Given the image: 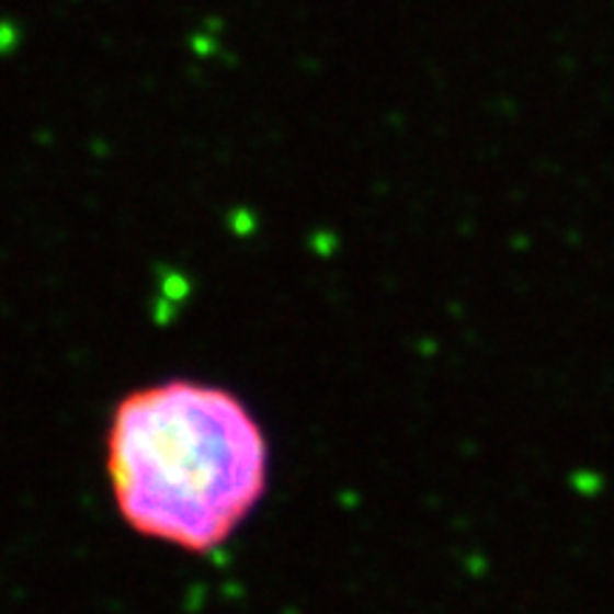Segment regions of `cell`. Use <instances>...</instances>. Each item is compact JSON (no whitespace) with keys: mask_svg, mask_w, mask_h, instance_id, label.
I'll return each instance as SVG.
<instances>
[{"mask_svg":"<svg viewBox=\"0 0 614 614\" xmlns=\"http://www.w3.org/2000/svg\"><path fill=\"white\" fill-rule=\"evenodd\" d=\"M271 439L239 393L194 376L117 398L103 473L117 518L151 544L205 558L239 535L271 489Z\"/></svg>","mask_w":614,"mask_h":614,"instance_id":"obj_1","label":"cell"}]
</instances>
